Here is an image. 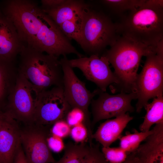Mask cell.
I'll return each instance as SVG.
<instances>
[{"label": "cell", "instance_id": "cell-30", "mask_svg": "<svg viewBox=\"0 0 163 163\" xmlns=\"http://www.w3.org/2000/svg\"><path fill=\"white\" fill-rule=\"evenodd\" d=\"M65 0H42L40 7L43 10L55 8L64 2Z\"/></svg>", "mask_w": 163, "mask_h": 163}, {"label": "cell", "instance_id": "cell-12", "mask_svg": "<svg viewBox=\"0 0 163 163\" xmlns=\"http://www.w3.org/2000/svg\"><path fill=\"white\" fill-rule=\"evenodd\" d=\"M50 126H30L21 130V144L29 163H54L47 142Z\"/></svg>", "mask_w": 163, "mask_h": 163}, {"label": "cell", "instance_id": "cell-27", "mask_svg": "<svg viewBox=\"0 0 163 163\" xmlns=\"http://www.w3.org/2000/svg\"><path fill=\"white\" fill-rule=\"evenodd\" d=\"M71 127L65 119L61 120L53 125L51 132L52 135L62 139L70 135Z\"/></svg>", "mask_w": 163, "mask_h": 163}, {"label": "cell", "instance_id": "cell-26", "mask_svg": "<svg viewBox=\"0 0 163 163\" xmlns=\"http://www.w3.org/2000/svg\"><path fill=\"white\" fill-rule=\"evenodd\" d=\"M85 119V115L83 111L76 107L71 108L67 113L65 120L71 126L82 123Z\"/></svg>", "mask_w": 163, "mask_h": 163}, {"label": "cell", "instance_id": "cell-20", "mask_svg": "<svg viewBox=\"0 0 163 163\" xmlns=\"http://www.w3.org/2000/svg\"><path fill=\"white\" fill-rule=\"evenodd\" d=\"M89 147L83 143L77 145L69 142L65 145L62 157L54 163H82Z\"/></svg>", "mask_w": 163, "mask_h": 163}, {"label": "cell", "instance_id": "cell-11", "mask_svg": "<svg viewBox=\"0 0 163 163\" xmlns=\"http://www.w3.org/2000/svg\"><path fill=\"white\" fill-rule=\"evenodd\" d=\"M68 62L72 68L79 69L87 80L95 83L102 91L105 92L110 84H119L118 79L110 69L109 62L103 56L92 55L69 59Z\"/></svg>", "mask_w": 163, "mask_h": 163}, {"label": "cell", "instance_id": "cell-16", "mask_svg": "<svg viewBox=\"0 0 163 163\" xmlns=\"http://www.w3.org/2000/svg\"><path fill=\"white\" fill-rule=\"evenodd\" d=\"M134 152L141 163H163V128L157 127Z\"/></svg>", "mask_w": 163, "mask_h": 163}, {"label": "cell", "instance_id": "cell-23", "mask_svg": "<svg viewBox=\"0 0 163 163\" xmlns=\"http://www.w3.org/2000/svg\"><path fill=\"white\" fill-rule=\"evenodd\" d=\"M79 15L64 22L59 26V28L70 40H73L79 44L81 40V30Z\"/></svg>", "mask_w": 163, "mask_h": 163}, {"label": "cell", "instance_id": "cell-4", "mask_svg": "<svg viewBox=\"0 0 163 163\" xmlns=\"http://www.w3.org/2000/svg\"><path fill=\"white\" fill-rule=\"evenodd\" d=\"M19 55L18 73L38 93L52 87L63 86V72L58 57L24 46Z\"/></svg>", "mask_w": 163, "mask_h": 163}, {"label": "cell", "instance_id": "cell-33", "mask_svg": "<svg viewBox=\"0 0 163 163\" xmlns=\"http://www.w3.org/2000/svg\"><path fill=\"white\" fill-rule=\"evenodd\" d=\"M0 163H2L1 161L0 160Z\"/></svg>", "mask_w": 163, "mask_h": 163}, {"label": "cell", "instance_id": "cell-22", "mask_svg": "<svg viewBox=\"0 0 163 163\" xmlns=\"http://www.w3.org/2000/svg\"><path fill=\"white\" fill-rule=\"evenodd\" d=\"M145 0H103L101 2L112 12L120 18L126 13L138 7Z\"/></svg>", "mask_w": 163, "mask_h": 163}, {"label": "cell", "instance_id": "cell-29", "mask_svg": "<svg viewBox=\"0 0 163 163\" xmlns=\"http://www.w3.org/2000/svg\"><path fill=\"white\" fill-rule=\"evenodd\" d=\"M47 142L50 150L54 152H61L65 148V145L62 138L53 135L48 137Z\"/></svg>", "mask_w": 163, "mask_h": 163}, {"label": "cell", "instance_id": "cell-28", "mask_svg": "<svg viewBox=\"0 0 163 163\" xmlns=\"http://www.w3.org/2000/svg\"><path fill=\"white\" fill-rule=\"evenodd\" d=\"M70 135L76 142H82L88 137L87 129L82 123L75 125L71 129Z\"/></svg>", "mask_w": 163, "mask_h": 163}, {"label": "cell", "instance_id": "cell-3", "mask_svg": "<svg viewBox=\"0 0 163 163\" xmlns=\"http://www.w3.org/2000/svg\"><path fill=\"white\" fill-rule=\"evenodd\" d=\"M157 46H149L120 35L101 56L106 57L114 69L121 92H135V83L142 58L157 51Z\"/></svg>", "mask_w": 163, "mask_h": 163}, {"label": "cell", "instance_id": "cell-2", "mask_svg": "<svg viewBox=\"0 0 163 163\" xmlns=\"http://www.w3.org/2000/svg\"><path fill=\"white\" fill-rule=\"evenodd\" d=\"M115 23L118 34L149 46L163 43V0H145Z\"/></svg>", "mask_w": 163, "mask_h": 163}, {"label": "cell", "instance_id": "cell-24", "mask_svg": "<svg viewBox=\"0 0 163 163\" xmlns=\"http://www.w3.org/2000/svg\"><path fill=\"white\" fill-rule=\"evenodd\" d=\"M102 152L109 163H122L125 161L127 156V153L120 147H103Z\"/></svg>", "mask_w": 163, "mask_h": 163}, {"label": "cell", "instance_id": "cell-15", "mask_svg": "<svg viewBox=\"0 0 163 163\" xmlns=\"http://www.w3.org/2000/svg\"><path fill=\"white\" fill-rule=\"evenodd\" d=\"M133 118L128 113H126L114 119L106 121L101 124L93 134L92 139L98 142L103 147L110 146L120 138L122 132Z\"/></svg>", "mask_w": 163, "mask_h": 163}, {"label": "cell", "instance_id": "cell-25", "mask_svg": "<svg viewBox=\"0 0 163 163\" xmlns=\"http://www.w3.org/2000/svg\"><path fill=\"white\" fill-rule=\"evenodd\" d=\"M82 163H109L100 151L98 145H89L88 152Z\"/></svg>", "mask_w": 163, "mask_h": 163}, {"label": "cell", "instance_id": "cell-6", "mask_svg": "<svg viewBox=\"0 0 163 163\" xmlns=\"http://www.w3.org/2000/svg\"><path fill=\"white\" fill-rule=\"evenodd\" d=\"M158 51L146 56L142 71L136 77L135 88L138 112H140L149 99L163 95V53Z\"/></svg>", "mask_w": 163, "mask_h": 163}, {"label": "cell", "instance_id": "cell-31", "mask_svg": "<svg viewBox=\"0 0 163 163\" xmlns=\"http://www.w3.org/2000/svg\"><path fill=\"white\" fill-rule=\"evenodd\" d=\"M13 163H29L27 159L21 144L17 150Z\"/></svg>", "mask_w": 163, "mask_h": 163}, {"label": "cell", "instance_id": "cell-5", "mask_svg": "<svg viewBox=\"0 0 163 163\" xmlns=\"http://www.w3.org/2000/svg\"><path fill=\"white\" fill-rule=\"evenodd\" d=\"M81 40L79 45L86 54L101 56L120 36L115 23L103 11L86 4L79 14Z\"/></svg>", "mask_w": 163, "mask_h": 163}, {"label": "cell", "instance_id": "cell-9", "mask_svg": "<svg viewBox=\"0 0 163 163\" xmlns=\"http://www.w3.org/2000/svg\"><path fill=\"white\" fill-rule=\"evenodd\" d=\"M38 94L32 85L18 73L15 86L8 98L5 110L18 122L33 125Z\"/></svg>", "mask_w": 163, "mask_h": 163}, {"label": "cell", "instance_id": "cell-13", "mask_svg": "<svg viewBox=\"0 0 163 163\" xmlns=\"http://www.w3.org/2000/svg\"><path fill=\"white\" fill-rule=\"evenodd\" d=\"M18 122L5 110L0 109V159L2 163H13L21 144V130Z\"/></svg>", "mask_w": 163, "mask_h": 163}, {"label": "cell", "instance_id": "cell-7", "mask_svg": "<svg viewBox=\"0 0 163 163\" xmlns=\"http://www.w3.org/2000/svg\"><path fill=\"white\" fill-rule=\"evenodd\" d=\"M66 56L59 59L63 74V87L65 97L71 108L76 107L82 110L85 115L83 124L86 128L88 136L93 134L89 107L93 97L98 94L100 90L91 92L86 88L85 83L76 75L69 65Z\"/></svg>", "mask_w": 163, "mask_h": 163}, {"label": "cell", "instance_id": "cell-17", "mask_svg": "<svg viewBox=\"0 0 163 163\" xmlns=\"http://www.w3.org/2000/svg\"><path fill=\"white\" fill-rule=\"evenodd\" d=\"M15 62L0 58V106L6 103L15 86L18 75Z\"/></svg>", "mask_w": 163, "mask_h": 163}, {"label": "cell", "instance_id": "cell-8", "mask_svg": "<svg viewBox=\"0 0 163 163\" xmlns=\"http://www.w3.org/2000/svg\"><path fill=\"white\" fill-rule=\"evenodd\" d=\"M71 107L66 100L63 86H54L38 93L35 105L34 124L50 126L65 119Z\"/></svg>", "mask_w": 163, "mask_h": 163}, {"label": "cell", "instance_id": "cell-14", "mask_svg": "<svg viewBox=\"0 0 163 163\" xmlns=\"http://www.w3.org/2000/svg\"><path fill=\"white\" fill-rule=\"evenodd\" d=\"M23 46L13 23L0 10V58L16 61Z\"/></svg>", "mask_w": 163, "mask_h": 163}, {"label": "cell", "instance_id": "cell-21", "mask_svg": "<svg viewBox=\"0 0 163 163\" xmlns=\"http://www.w3.org/2000/svg\"><path fill=\"white\" fill-rule=\"evenodd\" d=\"M133 133L127 132L125 136H121L120 147L127 153H130L136 150L140 145L141 143L145 140L153 132V129L148 131L139 132L136 129Z\"/></svg>", "mask_w": 163, "mask_h": 163}, {"label": "cell", "instance_id": "cell-18", "mask_svg": "<svg viewBox=\"0 0 163 163\" xmlns=\"http://www.w3.org/2000/svg\"><path fill=\"white\" fill-rule=\"evenodd\" d=\"M86 4L82 0H65L55 8L42 10L59 27L64 22L77 16Z\"/></svg>", "mask_w": 163, "mask_h": 163}, {"label": "cell", "instance_id": "cell-32", "mask_svg": "<svg viewBox=\"0 0 163 163\" xmlns=\"http://www.w3.org/2000/svg\"><path fill=\"white\" fill-rule=\"evenodd\" d=\"M122 163H141L139 158L134 152L129 153L125 161Z\"/></svg>", "mask_w": 163, "mask_h": 163}, {"label": "cell", "instance_id": "cell-1", "mask_svg": "<svg viewBox=\"0 0 163 163\" xmlns=\"http://www.w3.org/2000/svg\"><path fill=\"white\" fill-rule=\"evenodd\" d=\"M0 10L13 23L24 46L58 57L84 56L36 1L2 0Z\"/></svg>", "mask_w": 163, "mask_h": 163}, {"label": "cell", "instance_id": "cell-10", "mask_svg": "<svg viewBox=\"0 0 163 163\" xmlns=\"http://www.w3.org/2000/svg\"><path fill=\"white\" fill-rule=\"evenodd\" d=\"M98 94V98L93 99L91 104L93 117L92 126L102 120L116 117L134 111L131 102L137 99L135 92L129 93L121 92L112 95L100 90Z\"/></svg>", "mask_w": 163, "mask_h": 163}, {"label": "cell", "instance_id": "cell-19", "mask_svg": "<svg viewBox=\"0 0 163 163\" xmlns=\"http://www.w3.org/2000/svg\"><path fill=\"white\" fill-rule=\"evenodd\" d=\"M144 107L146 113L139 129L141 131L145 132L150 130L153 125L163 122V95L154 98L151 103H148Z\"/></svg>", "mask_w": 163, "mask_h": 163}]
</instances>
